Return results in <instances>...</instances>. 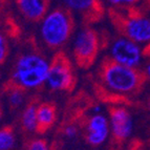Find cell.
Here are the masks:
<instances>
[{
    "label": "cell",
    "instance_id": "obj_1",
    "mask_svg": "<svg viewBox=\"0 0 150 150\" xmlns=\"http://www.w3.org/2000/svg\"><path fill=\"white\" fill-rule=\"evenodd\" d=\"M98 77L105 89L126 98L140 95L148 82L144 70L121 64L110 56H105L102 59L98 69Z\"/></svg>",
    "mask_w": 150,
    "mask_h": 150
},
{
    "label": "cell",
    "instance_id": "obj_2",
    "mask_svg": "<svg viewBox=\"0 0 150 150\" xmlns=\"http://www.w3.org/2000/svg\"><path fill=\"white\" fill-rule=\"evenodd\" d=\"M107 15L120 36L138 44L150 42V17L142 8L137 5L128 8L110 6Z\"/></svg>",
    "mask_w": 150,
    "mask_h": 150
},
{
    "label": "cell",
    "instance_id": "obj_3",
    "mask_svg": "<svg viewBox=\"0 0 150 150\" xmlns=\"http://www.w3.org/2000/svg\"><path fill=\"white\" fill-rule=\"evenodd\" d=\"M75 28L73 11L65 5H59L48 12L42 20L41 37L48 48L57 50L69 41Z\"/></svg>",
    "mask_w": 150,
    "mask_h": 150
},
{
    "label": "cell",
    "instance_id": "obj_4",
    "mask_svg": "<svg viewBox=\"0 0 150 150\" xmlns=\"http://www.w3.org/2000/svg\"><path fill=\"white\" fill-rule=\"evenodd\" d=\"M48 70L50 63L45 56L33 48L18 56L11 80L26 89L37 88L46 82Z\"/></svg>",
    "mask_w": 150,
    "mask_h": 150
},
{
    "label": "cell",
    "instance_id": "obj_5",
    "mask_svg": "<svg viewBox=\"0 0 150 150\" xmlns=\"http://www.w3.org/2000/svg\"><path fill=\"white\" fill-rule=\"evenodd\" d=\"M102 46L101 35L95 28L84 26L78 34L74 46V58L78 67L88 69L95 64Z\"/></svg>",
    "mask_w": 150,
    "mask_h": 150
},
{
    "label": "cell",
    "instance_id": "obj_6",
    "mask_svg": "<svg viewBox=\"0 0 150 150\" xmlns=\"http://www.w3.org/2000/svg\"><path fill=\"white\" fill-rule=\"evenodd\" d=\"M46 82L53 90L71 93L75 89L77 79L73 64L64 52L59 50L53 56Z\"/></svg>",
    "mask_w": 150,
    "mask_h": 150
},
{
    "label": "cell",
    "instance_id": "obj_7",
    "mask_svg": "<svg viewBox=\"0 0 150 150\" xmlns=\"http://www.w3.org/2000/svg\"><path fill=\"white\" fill-rule=\"evenodd\" d=\"M109 118L112 135L111 150H120L132 132V118L129 111L122 106H110Z\"/></svg>",
    "mask_w": 150,
    "mask_h": 150
},
{
    "label": "cell",
    "instance_id": "obj_8",
    "mask_svg": "<svg viewBox=\"0 0 150 150\" xmlns=\"http://www.w3.org/2000/svg\"><path fill=\"white\" fill-rule=\"evenodd\" d=\"M65 6L80 16L84 26L100 22L105 16V6L102 0H61Z\"/></svg>",
    "mask_w": 150,
    "mask_h": 150
},
{
    "label": "cell",
    "instance_id": "obj_9",
    "mask_svg": "<svg viewBox=\"0 0 150 150\" xmlns=\"http://www.w3.org/2000/svg\"><path fill=\"white\" fill-rule=\"evenodd\" d=\"M110 57L123 65L138 67L143 57V50L138 43L120 36L112 42Z\"/></svg>",
    "mask_w": 150,
    "mask_h": 150
},
{
    "label": "cell",
    "instance_id": "obj_10",
    "mask_svg": "<svg viewBox=\"0 0 150 150\" xmlns=\"http://www.w3.org/2000/svg\"><path fill=\"white\" fill-rule=\"evenodd\" d=\"M15 3L25 20L38 23L48 14L52 0H15Z\"/></svg>",
    "mask_w": 150,
    "mask_h": 150
},
{
    "label": "cell",
    "instance_id": "obj_11",
    "mask_svg": "<svg viewBox=\"0 0 150 150\" xmlns=\"http://www.w3.org/2000/svg\"><path fill=\"white\" fill-rule=\"evenodd\" d=\"M109 133L107 119L102 115H96L85 123V140L93 147L102 145Z\"/></svg>",
    "mask_w": 150,
    "mask_h": 150
},
{
    "label": "cell",
    "instance_id": "obj_12",
    "mask_svg": "<svg viewBox=\"0 0 150 150\" xmlns=\"http://www.w3.org/2000/svg\"><path fill=\"white\" fill-rule=\"evenodd\" d=\"M57 121V106L55 103L43 102L38 106L37 111V127L38 134H44L48 129L53 127Z\"/></svg>",
    "mask_w": 150,
    "mask_h": 150
},
{
    "label": "cell",
    "instance_id": "obj_13",
    "mask_svg": "<svg viewBox=\"0 0 150 150\" xmlns=\"http://www.w3.org/2000/svg\"><path fill=\"white\" fill-rule=\"evenodd\" d=\"M40 99L38 97H33L24 107L21 115V128L25 132L36 131L37 127V111L40 104Z\"/></svg>",
    "mask_w": 150,
    "mask_h": 150
},
{
    "label": "cell",
    "instance_id": "obj_14",
    "mask_svg": "<svg viewBox=\"0 0 150 150\" xmlns=\"http://www.w3.org/2000/svg\"><path fill=\"white\" fill-rule=\"evenodd\" d=\"M4 93L8 95V108L11 111L17 110L18 108L22 105L23 101L25 98V93L26 88L22 86L18 85L13 80H8L3 86Z\"/></svg>",
    "mask_w": 150,
    "mask_h": 150
},
{
    "label": "cell",
    "instance_id": "obj_15",
    "mask_svg": "<svg viewBox=\"0 0 150 150\" xmlns=\"http://www.w3.org/2000/svg\"><path fill=\"white\" fill-rule=\"evenodd\" d=\"M15 143V131L12 126H4L0 129V150H12Z\"/></svg>",
    "mask_w": 150,
    "mask_h": 150
},
{
    "label": "cell",
    "instance_id": "obj_16",
    "mask_svg": "<svg viewBox=\"0 0 150 150\" xmlns=\"http://www.w3.org/2000/svg\"><path fill=\"white\" fill-rule=\"evenodd\" d=\"M8 56V43L4 35L0 33V64L4 63Z\"/></svg>",
    "mask_w": 150,
    "mask_h": 150
},
{
    "label": "cell",
    "instance_id": "obj_17",
    "mask_svg": "<svg viewBox=\"0 0 150 150\" xmlns=\"http://www.w3.org/2000/svg\"><path fill=\"white\" fill-rule=\"evenodd\" d=\"M141 0H107L112 8H128V6H134Z\"/></svg>",
    "mask_w": 150,
    "mask_h": 150
},
{
    "label": "cell",
    "instance_id": "obj_18",
    "mask_svg": "<svg viewBox=\"0 0 150 150\" xmlns=\"http://www.w3.org/2000/svg\"><path fill=\"white\" fill-rule=\"evenodd\" d=\"M28 150H48L47 142L43 139L33 140L28 145Z\"/></svg>",
    "mask_w": 150,
    "mask_h": 150
},
{
    "label": "cell",
    "instance_id": "obj_19",
    "mask_svg": "<svg viewBox=\"0 0 150 150\" xmlns=\"http://www.w3.org/2000/svg\"><path fill=\"white\" fill-rule=\"evenodd\" d=\"M125 150H144V144L140 139H133L129 142Z\"/></svg>",
    "mask_w": 150,
    "mask_h": 150
},
{
    "label": "cell",
    "instance_id": "obj_20",
    "mask_svg": "<svg viewBox=\"0 0 150 150\" xmlns=\"http://www.w3.org/2000/svg\"><path fill=\"white\" fill-rule=\"evenodd\" d=\"M65 135H67V138H75L77 135V127L74 125L67 126L65 128Z\"/></svg>",
    "mask_w": 150,
    "mask_h": 150
},
{
    "label": "cell",
    "instance_id": "obj_21",
    "mask_svg": "<svg viewBox=\"0 0 150 150\" xmlns=\"http://www.w3.org/2000/svg\"><path fill=\"white\" fill-rule=\"evenodd\" d=\"M143 56L144 57H147V58H150V42L147 43L145 45V47L143 48Z\"/></svg>",
    "mask_w": 150,
    "mask_h": 150
},
{
    "label": "cell",
    "instance_id": "obj_22",
    "mask_svg": "<svg viewBox=\"0 0 150 150\" xmlns=\"http://www.w3.org/2000/svg\"><path fill=\"white\" fill-rule=\"evenodd\" d=\"M144 71H145L146 76H147L148 81H150V58H149V60H148L147 62H146L145 69H144Z\"/></svg>",
    "mask_w": 150,
    "mask_h": 150
},
{
    "label": "cell",
    "instance_id": "obj_23",
    "mask_svg": "<svg viewBox=\"0 0 150 150\" xmlns=\"http://www.w3.org/2000/svg\"><path fill=\"white\" fill-rule=\"evenodd\" d=\"M8 2V0H0V15L2 14L3 10H4V8L6 6Z\"/></svg>",
    "mask_w": 150,
    "mask_h": 150
},
{
    "label": "cell",
    "instance_id": "obj_24",
    "mask_svg": "<svg viewBox=\"0 0 150 150\" xmlns=\"http://www.w3.org/2000/svg\"><path fill=\"white\" fill-rule=\"evenodd\" d=\"M146 108H147V110L150 112V96L147 98V101H146Z\"/></svg>",
    "mask_w": 150,
    "mask_h": 150
},
{
    "label": "cell",
    "instance_id": "obj_25",
    "mask_svg": "<svg viewBox=\"0 0 150 150\" xmlns=\"http://www.w3.org/2000/svg\"><path fill=\"white\" fill-rule=\"evenodd\" d=\"M3 115V108H2V104H1V101H0V121L2 119Z\"/></svg>",
    "mask_w": 150,
    "mask_h": 150
},
{
    "label": "cell",
    "instance_id": "obj_26",
    "mask_svg": "<svg viewBox=\"0 0 150 150\" xmlns=\"http://www.w3.org/2000/svg\"><path fill=\"white\" fill-rule=\"evenodd\" d=\"M146 2H147V4L149 5L150 4V0H146Z\"/></svg>",
    "mask_w": 150,
    "mask_h": 150
},
{
    "label": "cell",
    "instance_id": "obj_27",
    "mask_svg": "<svg viewBox=\"0 0 150 150\" xmlns=\"http://www.w3.org/2000/svg\"><path fill=\"white\" fill-rule=\"evenodd\" d=\"M148 144H149V146H150V139H149V141H148Z\"/></svg>",
    "mask_w": 150,
    "mask_h": 150
},
{
    "label": "cell",
    "instance_id": "obj_28",
    "mask_svg": "<svg viewBox=\"0 0 150 150\" xmlns=\"http://www.w3.org/2000/svg\"><path fill=\"white\" fill-rule=\"evenodd\" d=\"M148 8H149V10H150V4H149V5H148Z\"/></svg>",
    "mask_w": 150,
    "mask_h": 150
}]
</instances>
